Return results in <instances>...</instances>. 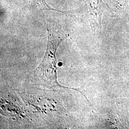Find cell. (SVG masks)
Instances as JSON below:
<instances>
[{
    "instance_id": "6da1fadb",
    "label": "cell",
    "mask_w": 129,
    "mask_h": 129,
    "mask_svg": "<svg viewBox=\"0 0 129 129\" xmlns=\"http://www.w3.org/2000/svg\"><path fill=\"white\" fill-rule=\"evenodd\" d=\"M48 41L46 52L41 63L29 76L33 84L46 88H67L57 81V67L55 54L61 42L68 37L64 33L54 28L47 26Z\"/></svg>"
},
{
    "instance_id": "7a4b0ae2",
    "label": "cell",
    "mask_w": 129,
    "mask_h": 129,
    "mask_svg": "<svg viewBox=\"0 0 129 129\" xmlns=\"http://www.w3.org/2000/svg\"><path fill=\"white\" fill-rule=\"evenodd\" d=\"M90 17V25L93 33L100 29L102 26V15L106 6L102 0H86Z\"/></svg>"
},
{
    "instance_id": "3957f363",
    "label": "cell",
    "mask_w": 129,
    "mask_h": 129,
    "mask_svg": "<svg viewBox=\"0 0 129 129\" xmlns=\"http://www.w3.org/2000/svg\"><path fill=\"white\" fill-rule=\"evenodd\" d=\"M29 3L33 7H35L37 9L41 11H45V10H50L57 11L63 14H66L67 13H70L68 11H62L58 10L55 9L49 6L46 3V0H29Z\"/></svg>"
},
{
    "instance_id": "277c9868",
    "label": "cell",
    "mask_w": 129,
    "mask_h": 129,
    "mask_svg": "<svg viewBox=\"0 0 129 129\" xmlns=\"http://www.w3.org/2000/svg\"><path fill=\"white\" fill-rule=\"evenodd\" d=\"M115 1L117 2V0H115Z\"/></svg>"
}]
</instances>
